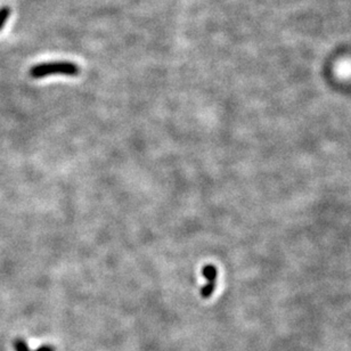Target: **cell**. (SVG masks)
Masks as SVG:
<instances>
[{
    "instance_id": "6da1fadb",
    "label": "cell",
    "mask_w": 351,
    "mask_h": 351,
    "mask_svg": "<svg viewBox=\"0 0 351 351\" xmlns=\"http://www.w3.org/2000/svg\"><path fill=\"white\" fill-rule=\"evenodd\" d=\"M80 73L78 64L69 60H54V62H44L33 65L29 71V74L33 79H43L53 74H62L68 77H77Z\"/></svg>"
},
{
    "instance_id": "7a4b0ae2",
    "label": "cell",
    "mask_w": 351,
    "mask_h": 351,
    "mask_svg": "<svg viewBox=\"0 0 351 351\" xmlns=\"http://www.w3.org/2000/svg\"><path fill=\"white\" fill-rule=\"evenodd\" d=\"M202 275L203 277L207 279V282H217V276H218V271L215 264L208 263L202 269Z\"/></svg>"
},
{
    "instance_id": "3957f363",
    "label": "cell",
    "mask_w": 351,
    "mask_h": 351,
    "mask_svg": "<svg viewBox=\"0 0 351 351\" xmlns=\"http://www.w3.org/2000/svg\"><path fill=\"white\" fill-rule=\"evenodd\" d=\"M216 290V282H207L205 285H203L201 288V297L203 299H209L211 298V296L215 292Z\"/></svg>"
},
{
    "instance_id": "277c9868",
    "label": "cell",
    "mask_w": 351,
    "mask_h": 351,
    "mask_svg": "<svg viewBox=\"0 0 351 351\" xmlns=\"http://www.w3.org/2000/svg\"><path fill=\"white\" fill-rule=\"evenodd\" d=\"M11 13H12L11 8L7 7V6H4V7L0 8V31H2V30L4 29L8 17L11 16Z\"/></svg>"
},
{
    "instance_id": "5b68a950",
    "label": "cell",
    "mask_w": 351,
    "mask_h": 351,
    "mask_svg": "<svg viewBox=\"0 0 351 351\" xmlns=\"http://www.w3.org/2000/svg\"><path fill=\"white\" fill-rule=\"evenodd\" d=\"M14 349L15 351H31L23 339H16L14 341Z\"/></svg>"
},
{
    "instance_id": "8992f818",
    "label": "cell",
    "mask_w": 351,
    "mask_h": 351,
    "mask_svg": "<svg viewBox=\"0 0 351 351\" xmlns=\"http://www.w3.org/2000/svg\"><path fill=\"white\" fill-rule=\"evenodd\" d=\"M34 351H55V348L53 347V345H42V347L38 348L37 350H34Z\"/></svg>"
}]
</instances>
